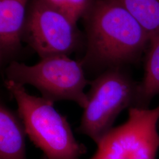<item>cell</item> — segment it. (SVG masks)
Instances as JSON below:
<instances>
[{
	"label": "cell",
	"instance_id": "1",
	"mask_svg": "<svg viewBox=\"0 0 159 159\" xmlns=\"http://www.w3.org/2000/svg\"><path fill=\"white\" fill-rule=\"evenodd\" d=\"M150 35L116 0H98L89 17L87 44L81 62L84 67H120L135 60Z\"/></svg>",
	"mask_w": 159,
	"mask_h": 159
},
{
	"label": "cell",
	"instance_id": "2",
	"mask_svg": "<svg viewBox=\"0 0 159 159\" xmlns=\"http://www.w3.org/2000/svg\"><path fill=\"white\" fill-rule=\"evenodd\" d=\"M4 85L16 100L17 112L27 135L46 159H80L86 153L78 142L66 117L54 107V102L30 94L24 85L5 80Z\"/></svg>",
	"mask_w": 159,
	"mask_h": 159
},
{
	"label": "cell",
	"instance_id": "3",
	"mask_svg": "<svg viewBox=\"0 0 159 159\" xmlns=\"http://www.w3.org/2000/svg\"><path fill=\"white\" fill-rule=\"evenodd\" d=\"M7 80L36 88L46 100L54 102L68 100L84 109L88 97L84 93L90 80L86 78L81 61L66 55L46 57L33 66L12 61L5 70Z\"/></svg>",
	"mask_w": 159,
	"mask_h": 159
},
{
	"label": "cell",
	"instance_id": "4",
	"mask_svg": "<svg viewBox=\"0 0 159 159\" xmlns=\"http://www.w3.org/2000/svg\"><path fill=\"white\" fill-rule=\"evenodd\" d=\"M139 84L120 67L106 70L90 80L88 104L76 131L97 144L123 110L137 107Z\"/></svg>",
	"mask_w": 159,
	"mask_h": 159
},
{
	"label": "cell",
	"instance_id": "5",
	"mask_svg": "<svg viewBox=\"0 0 159 159\" xmlns=\"http://www.w3.org/2000/svg\"><path fill=\"white\" fill-rule=\"evenodd\" d=\"M128 119L113 127L90 159H156L159 150V105L128 109Z\"/></svg>",
	"mask_w": 159,
	"mask_h": 159
},
{
	"label": "cell",
	"instance_id": "6",
	"mask_svg": "<svg viewBox=\"0 0 159 159\" xmlns=\"http://www.w3.org/2000/svg\"><path fill=\"white\" fill-rule=\"evenodd\" d=\"M26 23L27 42L41 59L68 56L75 50V25L41 0H36L33 3Z\"/></svg>",
	"mask_w": 159,
	"mask_h": 159
},
{
	"label": "cell",
	"instance_id": "7",
	"mask_svg": "<svg viewBox=\"0 0 159 159\" xmlns=\"http://www.w3.org/2000/svg\"><path fill=\"white\" fill-rule=\"evenodd\" d=\"M29 0H0L1 61L12 57L20 48L21 31Z\"/></svg>",
	"mask_w": 159,
	"mask_h": 159
},
{
	"label": "cell",
	"instance_id": "8",
	"mask_svg": "<svg viewBox=\"0 0 159 159\" xmlns=\"http://www.w3.org/2000/svg\"><path fill=\"white\" fill-rule=\"evenodd\" d=\"M27 133L18 112L0 105V159H27Z\"/></svg>",
	"mask_w": 159,
	"mask_h": 159
},
{
	"label": "cell",
	"instance_id": "9",
	"mask_svg": "<svg viewBox=\"0 0 159 159\" xmlns=\"http://www.w3.org/2000/svg\"><path fill=\"white\" fill-rule=\"evenodd\" d=\"M149 43L144 77L139 84L137 108H148L159 95V34L150 35Z\"/></svg>",
	"mask_w": 159,
	"mask_h": 159
},
{
	"label": "cell",
	"instance_id": "10",
	"mask_svg": "<svg viewBox=\"0 0 159 159\" xmlns=\"http://www.w3.org/2000/svg\"><path fill=\"white\" fill-rule=\"evenodd\" d=\"M134 17L148 34H159V0H116Z\"/></svg>",
	"mask_w": 159,
	"mask_h": 159
},
{
	"label": "cell",
	"instance_id": "11",
	"mask_svg": "<svg viewBox=\"0 0 159 159\" xmlns=\"http://www.w3.org/2000/svg\"><path fill=\"white\" fill-rule=\"evenodd\" d=\"M46 4L62 14L75 25L77 21L85 12L89 0H41Z\"/></svg>",
	"mask_w": 159,
	"mask_h": 159
},
{
	"label": "cell",
	"instance_id": "12",
	"mask_svg": "<svg viewBox=\"0 0 159 159\" xmlns=\"http://www.w3.org/2000/svg\"><path fill=\"white\" fill-rule=\"evenodd\" d=\"M42 159H46V158H45V157H43H43H42Z\"/></svg>",
	"mask_w": 159,
	"mask_h": 159
}]
</instances>
